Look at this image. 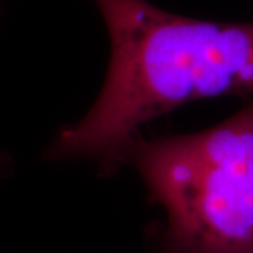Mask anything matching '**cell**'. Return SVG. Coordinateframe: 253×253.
I'll return each mask as SVG.
<instances>
[{"label":"cell","mask_w":253,"mask_h":253,"mask_svg":"<svg viewBox=\"0 0 253 253\" xmlns=\"http://www.w3.org/2000/svg\"><path fill=\"white\" fill-rule=\"evenodd\" d=\"M111 56L89 113L65 128L52 159L116 168L139 126L194 100L253 94V21L217 23L168 13L148 0H94Z\"/></svg>","instance_id":"6da1fadb"},{"label":"cell","mask_w":253,"mask_h":253,"mask_svg":"<svg viewBox=\"0 0 253 253\" xmlns=\"http://www.w3.org/2000/svg\"><path fill=\"white\" fill-rule=\"evenodd\" d=\"M168 212L169 253H253V101L208 129L151 141L120 155Z\"/></svg>","instance_id":"7a4b0ae2"}]
</instances>
